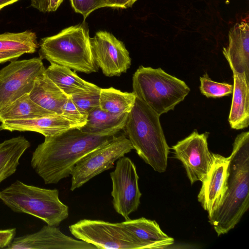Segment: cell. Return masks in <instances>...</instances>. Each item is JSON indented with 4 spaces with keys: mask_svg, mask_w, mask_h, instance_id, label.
<instances>
[{
    "mask_svg": "<svg viewBox=\"0 0 249 249\" xmlns=\"http://www.w3.org/2000/svg\"><path fill=\"white\" fill-rule=\"evenodd\" d=\"M124 125L90 134L71 128L46 137L32 154L31 164L45 184H56L71 175L76 163L86 155L116 135Z\"/></svg>",
    "mask_w": 249,
    "mask_h": 249,
    "instance_id": "cell-1",
    "label": "cell"
},
{
    "mask_svg": "<svg viewBox=\"0 0 249 249\" xmlns=\"http://www.w3.org/2000/svg\"><path fill=\"white\" fill-rule=\"evenodd\" d=\"M228 157L226 189L219 203L208 215L217 236L227 233L239 223L249 207V132L237 136Z\"/></svg>",
    "mask_w": 249,
    "mask_h": 249,
    "instance_id": "cell-2",
    "label": "cell"
},
{
    "mask_svg": "<svg viewBox=\"0 0 249 249\" xmlns=\"http://www.w3.org/2000/svg\"><path fill=\"white\" fill-rule=\"evenodd\" d=\"M160 116L136 98L124 129L133 149L155 171L164 172L170 151Z\"/></svg>",
    "mask_w": 249,
    "mask_h": 249,
    "instance_id": "cell-3",
    "label": "cell"
},
{
    "mask_svg": "<svg viewBox=\"0 0 249 249\" xmlns=\"http://www.w3.org/2000/svg\"><path fill=\"white\" fill-rule=\"evenodd\" d=\"M39 46V57L51 64L87 74L98 71L91 53L89 29L84 22L42 38Z\"/></svg>",
    "mask_w": 249,
    "mask_h": 249,
    "instance_id": "cell-4",
    "label": "cell"
},
{
    "mask_svg": "<svg viewBox=\"0 0 249 249\" xmlns=\"http://www.w3.org/2000/svg\"><path fill=\"white\" fill-rule=\"evenodd\" d=\"M0 199L13 211L33 215L50 226L57 227L69 216V207L60 200L56 189L17 180L0 191Z\"/></svg>",
    "mask_w": 249,
    "mask_h": 249,
    "instance_id": "cell-5",
    "label": "cell"
},
{
    "mask_svg": "<svg viewBox=\"0 0 249 249\" xmlns=\"http://www.w3.org/2000/svg\"><path fill=\"white\" fill-rule=\"evenodd\" d=\"M133 92L159 115L183 101L190 89L184 81L160 68L140 66L132 77Z\"/></svg>",
    "mask_w": 249,
    "mask_h": 249,
    "instance_id": "cell-6",
    "label": "cell"
},
{
    "mask_svg": "<svg viewBox=\"0 0 249 249\" xmlns=\"http://www.w3.org/2000/svg\"><path fill=\"white\" fill-rule=\"evenodd\" d=\"M69 228L76 238L93 245L97 249H146L122 222L84 219L70 225Z\"/></svg>",
    "mask_w": 249,
    "mask_h": 249,
    "instance_id": "cell-7",
    "label": "cell"
},
{
    "mask_svg": "<svg viewBox=\"0 0 249 249\" xmlns=\"http://www.w3.org/2000/svg\"><path fill=\"white\" fill-rule=\"evenodd\" d=\"M133 149L126 135L114 136L107 142L81 159L73 168L70 189L74 191L103 172L113 167L115 162Z\"/></svg>",
    "mask_w": 249,
    "mask_h": 249,
    "instance_id": "cell-8",
    "label": "cell"
},
{
    "mask_svg": "<svg viewBox=\"0 0 249 249\" xmlns=\"http://www.w3.org/2000/svg\"><path fill=\"white\" fill-rule=\"evenodd\" d=\"M45 69L39 57L13 60L0 70V111L20 97L29 94L36 79Z\"/></svg>",
    "mask_w": 249,
    "mask_h": 249,
    "instance_id": "cell-9",
    "label": "cell"
},
{
    "mask_svg": "<svg viewBox=\"0 0 249 249\" xmlns=\"http://www.w3.org/2000/svg\"><path fill=\"white\" fill-rule=\"evenodd\" d=\"M110 176L113 208L125 220H128L130 214L138 210L142 196L136 167L130 159L124 156L117 160Z\"/></svg>",
    "mask_w": 249,
    "mask_h": 249,
    "instance_id": "cell-10",
    "label": "cell"
},
{
    "mask_svg": "<svg viewBox=\"0 0 249 249\" xmlns=\"http://www.w3.org/2000/svg\"><path fill=\"white\" fill-rule=\"evenodd\" d=\"M209 133L199 134L196 130L172 146L175 157L183 165L191 184L206 179L213 162V153L208 146Z\"/></svg>",
    "mask_w": 249,
    "mask_h": 249,
    "instance_id": "cell-11",
    "label": "cell"
},
{
    "mask_svg": "<svg viewBox=\"0 0 249 249\" xmlns=\"http://www.w3.org/2000/svg\"><path fill=\"white\" fill-rule=\"evenodd\" d=\"M90 44L93 61L106 76H120L130 68L131 59L128 51L112 34L99 31L90 37Z\"/></svg>",
    "mask_w": 249,
    "mask_h": 249,
    "instance_id": "cell-12",
    "label": "cell"
},
{
    "mask_svg": "<svg viewBox=\"0 0 249 249\" xmlns=\"http://www.w3.org/2000/svg\"><path fill=\"white\" fill-rule=\"evenodd\" d=\"M7 249H96L85 241L63 233L56 226L45 225L38 231L15 237Z\"/></svg>",
    "mask_w": 249,
    "mask_h": 249,
    "instance_id": "cell-13",
    "label": "cell"
},
{
    "mask_svg": "<svg viewBox=\"0 0 249 249\" xmlns=\"http://www.w3.org/2000/svg\"><path fill=\"white\" fill-rule=\"evenodd\" d=\"M213 162L208 174L202 182L198 201L208 215L215 210L226 189L228 157L213 154Z\"/></svg>",
    "mask_w": 249,
    "mask_h": 249,
    "instance_id": "cell-14",
    "label": "cell"
},
{
    "mask_svg": "<svg viewBox=\"0 0 249 249\" xmlns=\"http://www.w3.org/2000/svg\"><path fill=\"white\" fill-rule=\"evenodd\" d=\"M228 46L223 53L231 69L245 72L249 78V26L243 21L236 23L229 32Z\"/></svg>",
    "mask_w": 249,
    "mask_h": 249,
    "instance_id": "cell-15",
    "label": "cell"
},
{
    "mask_svg": "<svg viewBox=\"0 0 249 249\" xmlns=\"http://www.w3.org/2000/svg\"><path fill=\"white\" fill-rule=\"evenodd\" d=\"M233 86L228 121L231 128L242 129L249 124V78L245 72L231 69Z\"/></svg>",
    "mask_w": 249,
    "mask_h": 249,
    "instance_id": "cell-16",
    "label": "cell"
},
{
    "mask_svg": "<svg viewBox=\"0 0 249 249\" xmlns=\"http://www.w3.org/2000/svg\"><path fill=\"white\" fill-rule=\"evenodd\" d=\"M1 126L3 130L35 132L45 137L55 136L73 128L71 123L61 115L7 120L1 122Z\"/></svg>",
    "mask_w": 249,
    "mask_h": 249,
    "instance_id": "cell-17",
    "label": "cell"
},
{
    "mask_svg": "<svg viewBox=\"0 0 249 249\" xmlns=\"http://www.w3.org/2000/svg\"><path fill=\"white\" fill-rule=\"evenodd\" d=\"M29 94L34 102L51 115H61L62 106L69 97L47 76L45 71L36 77Z\"/></svg>",
    "mask_w": 249,
    "mask_h": 249,
    "instance_id": "cell-18",
    "label": "cell"
},
{
    "mask_svg": "<svg viewBox=\"0 0 249 249\" xmlns=\"http://www.w3.org/2000/svg\"><path fill=\"white\" fill-rule=\"evenodd\" d=\"M122 223L146 249H164L174 243V238L165 233L155 220L141 217Z\"/></svg>",
    "mask_w": 249,
    "mask_h": 249,
    "instance_id": "cell-19",
    "label": "cell"
},
{
    "mask_svg": "<svg viewBox=\"0 0 249 249\" xmlns=\"http://www.w3.org/2000/svg\"><path fill=\"white\" fill-rule=\"evenodd\" d=\"M45 73L68 96L99 87L81 78L71 69L63 66L51 63Z\"/></svg>",
    "mask_w": 249,
    "mask_h": 249,
    "instance_id": "cell-20",
    "label": "cell"
},
{
    "mask_svg": "<svg viewBox=\"0 0 249 249\" xmlns=\"http://www.w3.org/2000/svg\"><path fill=\"white\" fill-rule=\"evenodd\" d=\"M30 146V142L21 136L0 143V183L16 172L21 157Z\"/></svg>",
    "mask_w": 249,
    "mask_h": 249,
    "instance_id": "cell-21",
    "label": "cell"
},
{
    "mask_svg": "<svg viewBox=\"0 0 249 249\" xmlns=\"http://www.w3.org/2000/svg\"><path fill=\"white\" fill-rule=\"evenodd\" d=\"M51 115L26 94L0 111V122L7 120H26Z\"/></svg>",
    "mask_w": 249,
    "mask_h": 249,
    "instance_id": "cell-22",
    "label": "cell"
},
{
    "mask_svg": "<svg viewBox=\"0 0 249 249\" xmlns=\"http://www.w3.org/2000/svg\"><path fill=\"white\" fill-rule=\"evenodd\" d=\"M136 99L134 93L123 92L112 87L101 88L99 107L114 114L128 113Z\"/></svg>",
    "mask_w": 249,
    "mask_h": 249,
    "instance_id": "cell-23",
    "label": "cell"
},
{
    "mask_svg": "<svg viewBox=\"0 0 249 249\" xmlns=\"http://www.w3.org/2000/svg\"><path fill=\"white\" fill-rule=\"evenodd\" d=\"M39 47L36 33L31 31L0 34V52L33 53Z\"/></svg>",
    "mask_w": 249,
    "mask_h": 249,
    "instance_id": "cell-24",
    "label": "cell"
},
{
    "mask_svg": "<svg viewBox=\"0 0 249 249\" xmlns=\"http://www.w3.org/2000/svg\"><path fill=\"white\" fill-rule=\"evenodd\" d=\"M128 114H114L97 107L89 113L86 124L79 129L87 133H100L124 125Z\"/></svg>",
    "mask_w": 249,
    "mask_h": 249,
    "instance_id": "cell-25",
    "label": "cell"
},
{
    "mask_svg": "<svg viewBox=\"0 0 249 249\" xmlns=\"http://www.w3.org/2000/svg\"><path fill=\"white\" fill-rule=\"evenodd\" d=\"M200 92L207 97L219 98L232 93V85L213 81L206 73L200 77Z\"/></svg>",
    "mask_w": 249,
    "mask_h": 249,
    "instance_id": "cell-26",
    "label": "cell"
},
{
    "mask_svg": "<svg viewBox=\"0 0 249 249\" xmlns=\"http://www.w3.org/2000/svg\"><path fill=\"white\" fill-rule=\"evenodd\" d=\"M101 88L84 91L71 96L72 101L84 113L88 115L94 109L99 107Z\"/></svg>",
    "mask_w": 249,
    "mask_h": 249,
    "instance_id": "cell-27",
    "label": "cell"
},
{
    "mask_svg": "<svg viewBox=\"0 0 249 249\" xmlns=\"http://www.w3.org/2000/svg\"><path fill=\"white\" fill-rule=\"evenodd\" d=\"M61 115L71 123L73 128L79 129L86 124L88 115L82 112L69 96L62 106Z\"/></svg>",
    "mask_w": 249,
    "mask_h": 249,
    "instance_id": "cell-28",
    "label": "cell"
},
{
    "mask_svg": "<svg viewBox=\"0 0 249 249\" xmlns=\"http://www.w3.org/2000/svg\"><path fill=\"white\" fill-rule=\"evenodd\" d=\"M76 13L81 14L85 19L94 10L106 7L105 0H70Z\"/></svg>",
    "mask_w": 249,
    "mask_h": 249,
    "instance_id": "cell-29",
    "label": "cell"
},
{
    "mask_svg": "<svg viewBox=\"0 0 249 249\" xmlns=\"http://www.w3.org/2000/svg\"><path fill=\"white\" fill-rule=\"evenodd\" d=\"M64 0H30L31 6L43 13L55 11Z\"/></svg>",
    "mask_w": 249,
    "mask_h": 249,
    "instance_id": "cell-30",
    "label": "cell"
},
{
    "mask_svg": "<svg viewBox=\"0 0 249 249\" xmlns=\"http://www.w3.org/2000/svg\"><path fill=\"white\" fill-rule=\"evenodd\" d=\"M16 233L15 228L0 230V248L7 247L15 238Z\"/></svg>",
    "mask_w": 249,
    "mask_h": 249,
    "instance_id": "cell-31",
    "label": "cell"
},
{
    "mask_svg": "<svg viewBox=\"0 0 249 249\" xmlns=\"http://www.w3.org/2000/svg\"><path fill=\"white\" fill-rule=\"evenodd\" d=\"M106 7L125 9L130 7L137 0H105Z\"/></svg>",
    "mask_w": 249,
    "mask_h": 249,
    "instance_id": "cell-32",
    "label": "cell"
},
{
    "mask_svg": "<svg viewBox=\"0 0 249 249\" xmlns=\"http://www.w3.org/2000/svg\"><path fill=\"white\" fill-rule=\"evenodd\" d=\"M22 54L18 53L0 52V64L16 59Z\"/></svg>",
    "mask_w": 249,
    "mask_h": 249,
    "instance_id": "cell-33",
    "label": "cell"
},
{
    "mask_svg": "<svg viewBox=\"0 0 249 249\" xmlns=\"http://www.w3.org/2000/svg\"><path fill=\"white\" fill-rule=\"evenodd\" d=\"M19 0H0V10L5 7L12 4Z\"/></svg>",
    "mask_w": 249,
    "mask_h": 249,
    "instance_id": "cell-34",
    "label": "cell"
},
{
    "mask_svg": "<svg viewBox=\"0 0 249 249\" xmlns=\"http://www.w3.org/2000/svg\"><path fill=\"white\" fill-rule=\"evenodd\" d=\"M3 130V129H2V127H1V124H0V131L1 130Z\"/></svg>",
    "mask_w": 249,
    "mask_h": 249,
    "instance_id": "cell-35",
    "label": "cell"
}]
</instances>
